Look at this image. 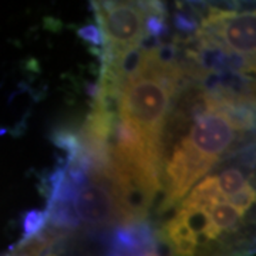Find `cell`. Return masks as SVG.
<instances>
[{"label":"cell","mask_w":256,"mask_h":256,"mask_svg":"<svg viewBox=\"0 0 256 256\" xmlns=\"http://www.w3.org/2000/svg\"><path fill=\"white\" fill-rule=\"evenodd\" d=\"M52 141L57 148L63 150L67 154L66 165L72 164L82 156V144L78 134H74L72 131H66V130H58V131H54V134L52 136Z\"/></svg>","instance_id":"9"},{"label":"cell","mask_w":256,"mask_h":256,"mask_svg":"<svg viewBox=\"0 0 256 256\" xmlns=\"http://www.w3.org/2000/svg\"><path fill=\"white\" fill-rule=\"evenodd\" d=\"M178 82L168 77L144 76L121 87L120 118L132 124L154 146H161V132Z\"/></svg>","instance_id":"1"},{"label":"cell","mask_w":256,"mask_h":256,"mask_svg":"<svg viewBox=\"0 0 256 256\" xmlns=\"http://www.w3.org/2000/svg\"><path fill=\"white\" fill-rule=\"evenodd\" d=\"M161 230L165 235V238L168 239V242L171 244V246L174 248L176 255H195V249L198 245V236L186 225L181 212H176L174 218L170 220Z\"/></svg>","instance_id":"8"},{"label":"cell","mask_w":256,"mask_h":256,"mask_svg":"<svg viewBox=\"0 0 256 256\" xmlns=\"http://www.w3.org/2000/svg\"><path fill=\"white\" fill-rule=\"evenodd\" d=\"M218 185L225 198L232 196L239 191H242L248 185L246 176L239 168H228L224 170L218 176Z\"/></svg>","instance_id":"11"},{"label":"cell","mask_w":256,"mask_h":256,"mask_svg":"<svg viewBox=\"0 0 256 256\" xmlns=\"http://www.w3.org/2000/svg\"><path fill=\"white\" fill-rule=\"evenodd\" d=\"M156 235L146 220L124 224L112 232L108 256H144L154 250Z\"/></svg>","instance_id":"6"},{"label":"cell","mask_w":256,"mask_h":256,"mask_svg":"<svg viewBox=\"0 0 256 256\" xmlns=\"http://www.w3.org/2000/svg\"><path fill=\"white\" fill-rule=\"evenodd\" d=\"M236 131L224 112L208 110L200 114L186 140L202 156L218 161L235 142Z\"/></svg>","instance_id":"5"},{"label":"cell","mask_w":256,"mask_h":256,"mask_svg":"<svg viewBox=\"0 0 256 256\" xmlns=\"http://www.w3.org/2000/svg\"><path fill=\"white\" fill-rule=\"evenodd\" d=\"M144 256H156V254H154V252H151V254H146V255Z\"/></svg>","instance_id":"16"},{"label":"cell","mask_w":256,"mask_h":256,"mask_svg":"<svg viewBox=\"0 0 256 256\" xmlns=\"http://www.w3.org/2000/svg\"><path fill=\"white\" fill-rule=\"evenodd\" d=\"M92 181L82 185L76 192L72 208L77 220L88 225H104L120 220L118 206L110 180L100 172L90 174Z\"/></svg>","instance_id":"4"},{"label":"cell","mask_w":256,"mask_h":256,"mask_svg":"<svg viewBox=\"0 0 256 256\" xmlns=\"http://www.w3.org/2000/svg\"><path fill=\"white\" fill-rule=\"evenodd\" d=\"M226 202L229 205H232L235 210H238L239 214L244 216V214L250 210V206L255 202V188L248 184L242 191H239L238 194H235L232 196H228Z\"/></svg>","instance_id":"14"},{"label":"cell","mask_w":256,"mask_h":256,"mask_svg":"<svg viewBox=\"0 0 256 256\" xmlns=\"http://www.w3.org/2000/svg\"><path fill=\"white\" fill-rule=\"evenodd\" d=\"M77 34L80 38H82L84 42L90 43L94 47H104V36L102 32L97 24H86L77 30Z\"/></svg>","instance_id":"15"},{"label":"cell","mask_w":256,"mask_h":256,"mask_svg":"<svg viewBox=\"0 0 256 256\" xmlns=\"http://www.w3.org/2000/svg\"><path fill=\"white\" fill-rule=\"evenodd\" d=\"M48 224V215L46 210H30L23 215V242L36 238Z\"/></svg>","instance_id":"12"},{"label":"cell","mask_w":256,"mask_h":256,"mask_svg":"<svg viewBox=\"0 0 256 256\" xmlns=\"http://www.w3.org/2000/svg\"><path fill=\"white\" fill-rule=\"evenodd\" d=\"M92 6L104 47L120 52L137 46L144 36V12L140 2H94Z\"/></svg>","instance_id":"2"},{"label":"cell","mask_w":256,"mask_h":256,"mask_svg":"<svg viewBox=\"0 0 256 256\" xmlns=\"http://www.w3.org/2000/svg\"><path fill=\"white\" fill-rule=\"evenodd\" d=\"M172 23H174V28L176 32L186 34V36L195 34L200 30V22L196 18V14L190 8H188V10L176 12L174 14V18H172Z\"/></svg>","instance_id":"13"},{"label":"cell","mask_w":256,"mask_h":256,"mask_svg":"<svg viewBox=\"0 0 256 256\" xmlns=\"http://www.w3.org/2000/svg\"><path fill=\"white\" fill-rule=\"evenodd\" d=\"M216 160L202 156L190 144L186 138L175 146L171 160L165 168L166 175V196L162 210L174 206L184 200L194 184L208 174L210 168L216 164Z\"/></svg>","instance_id":"3"},{"label":"cell","mask_w":256,"mask_h":256,"mask_svg":"<svg viewBox=\"0 0 256 256\" xmlns=\"http://www.w3.org/2000/svg\"><path fill=\"white\" fill-rule=\"evenodd\" d=\"M226 202V198L222 195L218 185L216 175H208L202 180L196 186H194L190 195L182 200L181 208L182 210H200L210 212V210L220 204Z\"/></svg>","instance_id":"7"},{"label":"cell","mask_w":256,"mask_h":256,"mask_svg":"<svg viewBox=\"0 0 256 256\" xmlns=\"http://www.w3.org/2000/svg\"><path fill=\"white\" fill-rule=\"evenodd\" d=\"M212 224L220 229V232L224 229H232L238 225V222L242 218L238 210H235L228 202H220L214 205L208 212Z\"/></svg>","instance_id":"10"}]
</instances>
